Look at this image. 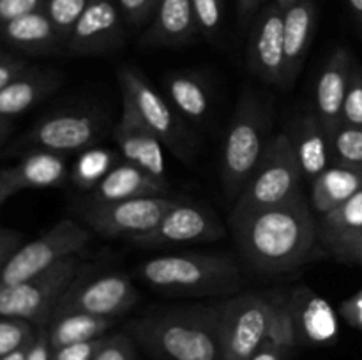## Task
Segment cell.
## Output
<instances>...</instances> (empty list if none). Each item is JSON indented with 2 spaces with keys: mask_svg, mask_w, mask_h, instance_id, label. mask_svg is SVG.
<instances>
[{
  "mask_svg": "<svg viewBox=\"0 0 362 360\" xmlns=\"http://www.w3.org/2000/svg\"><path fill=\"white\" fill-rule=\"evenodd\" d=\"M320 240L332 258L341 263L362 267V232L320 228Z\"/></svg>",
  "mask_w": 362,
  "mask_h": 360,
  "instance_id": "4dcf8cb0",
  "label": "cell"
},
{
  "mask_svg": "<svg viewBox=\"0 0 362 360\" xmlns=\"http://www.w3.org/2000/svg\"><path fill=\"white\" fill-rule=\"evenodd\" d=\"M105 129V119L95 109H64L39 120L27 134H23L18 147L60 155L80 154L95 147Z\"/></svg>",
  "mask_w": 362,
  "mask_h": 360,
  "instance_id": "30bf717a",
  "label": "cell"
},
{
  "mask_svg": "<svg viewBox=\"0 0 362 360\" xmlns=\"http://www.w3.org/2000/svg\"><path fill=\"white\" fill-rule=\"evenodd\" d=\"M200 32L191 0H159L154 18L141 34V46L170 48L193 41Z\"/></svg>",
  "mask_w": 362,
  "mask_h": 360,
  "instance_id": "ffe728a7",
  "label": "cell"
},
{
  "mask_svg": "<svg viewBox=\"0 0 362 360\" xmlns=\"http://www.w3.org/2000/svg\"><path fill=\"white\" fill-rule=\"evenodd\" d=\"M117 323V318L94 316L87 313H71L53 318L48 325V335L52 349L64 346L78 344V342L94 341L105 337L106 332Z\"/></svg>",
  "mask_w": 362,
  "mask_h": 360,
  "instance_id": "83f0119b",
  "label": "cell"
},
{
  "mask_svg": "<svg viewBox=\"0 0 362 360\" xmlns=\"http://www.w3.org/2000/svg\"><path fill=\"white\" fill-rule=\"evenodd\" d=\"M332 162L362 168V127L339 126L331 134Z\"/></svg>",
  "mask_w": 362,
  "mask_h": 360,
  "instance_id": "1f68e13d",
  "label": "cell"
},
{
  "mask_svg": "<svg viewBox=\"0 0 362 360\" xmlns=\"http://www.w3.org/2000/svg\"><path fill=\"white\" fill-rule=\"evenodd\" d=\"M37 328L39 327L23 318L2 316L0 320V359L34 342Z\"/></svg>",
  "mask_w": 362,
  "mask_h": 360,
  "instance_id": "d6a6232c",
  "label": "cell"
},
{
  "mask_svg": "<svg viewBox=\"0 0 362 360\" xmlns=\"http://www.w3.org/2000/svg\"><path fill=\"white\" fill-rule=\"evenodd\" d=\"M191 2H193L202 34L211 41L218 37L223 27V18H225L223 0H191Z\"/></svg>",
  "mask_w": 362,
  "mask_h": 360,
  "instance_id": "8d00e7d4",
  "label": "cell"
},
{
  "mask_svg": "<svg viewBox=\"0 0 362 360\" xmlns=\"http://www.w3.org/2000/svg\"><path fill=\"white\" fill-rule=\"evenodd\" d=\"M6 46L25 55H53L66 52V39L59 34L45 11L2 25Z\"/></svg>",
  "mask_w": 362,
  "mask_h": 360,
  "instance_id": "603a6c76",
  "label": "cell"
},
{
  "mask_svg": "<svg viewBox=\"0 0 362 360\" xmlns=\"http://www.w3.org/2000/svg\"><path fill=\"white\" fill-rule=\"evenodd\" d=\"M343 126L362 127V66L354 62L352 73H350L349 88H346L345 102H343Z\"/></svg>",
  "mask_w": 362,
  "mask_h": 360,
  "instance_id": "d590c367",
  "label": "cell"
},
{
  "mask_svg": "<svg viewBox=\"0 0 362 360\" xmlns=\"http://www.w3.org/2000/svg\"><path fill=\"white\" fill-rule=\"evenodd\" d=\"M264 0H237V14H239L240 23H247L250 18L258 11Z\"/></svg>",
  "mask_w": 362,
  "mask_h": 360,
  "instance_id": "bcb514c9",
  "label": "cell"
},
{
  "mask_svg": "<svg viewBox=\"0 0 362 360\" xmlns=\"http://www.w3.org/2000/svg\"><path fill=\"white\" fill-rule=\"evenodd\" d=\"M32 64L27 59L20 56L18 53L4 49L0 55V88H6L7 85L14 83L18 78L23 76Z\"/></svg>",
  "mask_w": 362,
  "mask_h": 360,
  "instance_id": "ab89813d",
  "label": "cell"
},
{
  "mask_svg": "<svg viewBox=\"0 0 362 360\" xmlns=\"http://www.w3.org/2000/svg\"><path fill=\"white\" fill-rule=\"evenodd\" d=\"M285 13L274 2L265 6L255 20L247 44V64L260 80L285 88Z\"/></svg>",
  "mask_w": 362,
  "mask_h": 360,
  "instance_id": "5bb4252c",
  "label": "cell"
},
{
  "mask_svg": "<svg viewBox=\"0 0 362 360\" xmlns=\"http://www.w3.org/2000/svg\"><path fill=\"white\" fill-rule=\"evenodd\" d=\"M67 180L64 155L46 150H28L21 161L0 172V205L25 189L60 187Z\"/></svg>",
  "mask_w": 362,
  "mask_h": 360,
  "instance_id": "2e32d148",
  "label": "cell"
},
{
  "mask_svg": "<svg viewBox=\"0 0 362 360\" xmlns=\"http://www.w3.org/2000/svg\"><path fill=\"white\" fill-rule=\"evenodd\" d=\"M296 339H303L308 344H329L338 337V320L331 304L325 302L310 289L296 292L288 300Z\"/></svg>",
  "mask_w": 362,
  "mask_h": 360,
  "instance_id": "7402d4cb",
  "label": "cell"
},
{
  "mask_svg": "<svg viewBox=\"0 0 362 360\" xmlns=\"http://www.w3.org/2000/svg\"><path fill=\"white\" fill-rule=\"evenodd\" d=\"M170 191L168 180L159 179L129 161H120L94 189L90 201L110 203L145 196H166Z\"/></svg>",
  "mask_w": 362,
  "mask_h": 360,
  "instance_id": "44dd1931",
  "label": "cell"
},
{
  "mask_svg": "<svg viewBox=\"0 0 362 360\" xmlns=\"http://www.w3.org/2000/svg\"><path fill=\"white\" fill-rule=\"evenodd\" d=\"M283 299L247 292L219 304V330L225 360H250L267 339Z\"/></svg>",
  "mask_w": 362,
  "mask_h": 360,
  "instance_id": "8992f818",
  "label": "cell"
},
{
  "mask_svg": "<svg viewBox=\"0 0 362 360\" xmlns=\"http://www.w3.org/2000/svg\"><path fill=\"white\" fill-rule=\"evenodd\" d=\"M119 85L122 90L124 109L134 113L152 133H156L163 145L172 148L173 154L180 159H189L193 143L189 129L168 99L156 92L147 78L134 67H120Z\"/></svg>",
  "mask_w": 362,
  "mask_h": 360,
  "instance_id": "ba28073f",
  "label": "cell"
},
{
  "mask_svg": "<svg viewBox=\"0 0 362 360\" xmlns=\"http://www.w3.org/2000/svg\"><path fill=\"white\" fill-rule=\"evenodd\" d=\"M324 229H352L362 232V189L350 196L345 203L322 217Z\"/></svg>",
  "mask_w": 362,
  "mask_h": 360,
  "instance_id": "e575fe53",
  "label": "cell"
},
{
  "mask_svg": "<svg viewBox=\"0 0 362 360\" xmlns=\"http://www.w3.org/2000/svg\"><path fill=\"white\" fill-rule=\"evenodd\" d=\"M223 233L225 228L209 208L179 201L175 207L166 212L154 229L145 235L134 236L129 242L145 249L187 246V244L214 242L221 239Z\"/></svg>",
  "mask_w": 362,
  "mask_h": 360,
  "instance_id": "4fadbf2b",
  "label": "cell"
},
{
  "mask_svg": "<svg viewBox=\"0 0 362 360\" xmlns=\"http://www.w3.org/2000/svg\"><path fill=\"white\" fill-rule=\"evenodd\" d=\"M124 16L117 0H90L66 41L69 55H105L124 42Z\"/></svg>",
  "mask_w": 362,
  "mask_h": 360,
  "instance_id": "9a60e30c",
  "label": "cell"
},
{
  "mask_svg": "<svg viewBox=\"0 0 362 360\" xmlns=\"http://www.w3.org/2000/svg\"><path fill=\"white\" fill-rule=\"evenodd\" d=\"M27 360H52V344H49L48 327H39L37 335L30 346Z\"/></svg>",
  "mask_w": 362,
  "mask_h": 360,
  "instance_id": "f6af8a7d",
  "label": "cell"
},
{
  "mask_svg": "<svg viewBox=\"0 0 362 360\" xmlns=\"http://www.w3.org/2000/svg\"><path fill=\"white\" fill-rule=\"evenodd\" d=\"M269 112L253 92H244L225 134L221 154L223 189L239 198L267 150Z\"/></svg>",
  "mask_w": 362,
  "mask_h": 360,
  "instance_id": "277c9868",
  "label": "cell"
},
{
  "mask_svg": "<svg viewBox=\"0 0 362 360\" xmlns=\"http://www.w3.org/2000/svg\"><path fill=\"white\" fill-rule=\"evenodd\" d=\"M117 4L126 23H129L131 27H141L152 21L159 0H117Z\"/></svg>",
  "mask_w": 362,
  "mask_h": 360,
  "instance_id": "74e56055",
  "label": "cell"
},
{
  "mask_svg": "<svg viewBox=\"0 0 362 360\" xmlns=\"http://www.w3.org/2000/svg\"><path fill=\"white\" fill-rule=\"evenodd\" d=\"M90 242V232L73 219H62L32 242L25 244L2 267L0 286L27 281L66 258L74 256Z\"/></svg>",
  "mask_w": 362,
  "mask_h": 360,
  "instance_id": "9c48e42d",
  "label": "cell"
},
{
  "mask_svg": "<svg viewBox=\"0 0 362 360\" xmlns=\"http://www.w3.org/2000/svg\"><path fill=\"white\" fill-rule=\"evenodd\" d=\"M30 346H32V342H30V344H27V346H25V348H21V349H16V352L9 353V355L2 356V359H0V360H27V356H28V352H30Z\"/></svg>",
  "mask_w": 362,
  "mask_h": 360,
  "instance_id": "c3c4849f",
  "label": "cell"
},
{
  "mask_svg": "<svg viewBox=\"0 0 362 360\" xmlns=\"http://www.w3.org/2000/svg\"><path fill=\"white\" fill-rule=\"evenodd\" d=\"M303 176L292 138L288 134H276L269 141L267 150L253 176L237 198L233 214L288 203L303 196Z\"/></svg>",
  "mask_w": 362,
  "mask_h": 360,
  "instance_id": "5b68a950",
  "label": "cell"
},
{
  "mask_svg": "<svg viewBox=\"0 0 362 360\" xmlns=\"http://www.w3.org/2000/svg\"><path fill=\"white\" fill-rule=\"evenodd\" d=\"M232 226L247 263L264 274H286L303 267L311 256L317 236L304 196L233 214Z\"/></svg>",
  "mask_w": 362,
  "mask_h": 360,
  "instance_id": "6da1fadb",
  "label": "cell"
},
{
  "mask_svg": "<svg viewBox=\"0 0 362 360\" xmlns=\"http://www.w3.org/2000/svg\"><path fill=\"white\" fill-rule=\"evenodd\" d=\"M354 62L356 56L352 55V52L346 46H339L331 53L317 80L315 112L329 134L341 126L343 102H345Z\"/></svg>",
  "mask_w": 362,
  "mask_h": 360,
  "instance_id": "ac0fdd59",
  "label": "cell"
},
{
  "mask_svg": "<svg viewBox=\"0 0 362 360\" xmlns=\"http://www.w3.org/2000/svg\"><path fill=\"white\" fill-rule=\"evenodd\" d=\"M177 203L179 201L170 196H145L110 203L90 201L81 210V217L101 236H127L131 240L154 229Z\"/></svg>",
  "mask_w": 362,
  "mask_h": 360,
  "instance_id": "8fae6325",
  "label": "cell"
},
{
  "mask_svg": "<svg viewBox=\"0 0 362 360\" xmlns=\"http://www.w3.org/2000/svg\"><path fill=\"white\" fill-rule=\"evenodd\" d=\"M45 4L46 0H0V21L4 25L27 14L45 11Z\"/></svg>",
  "mask_w": 362,
  "mask_h": 360,
  "instance_id": "b9f144b4",
  "label": "cell"
},
{
  "mask_svg": "<svg viewBox=\"0 0 362 360\" xmlns=\"http://www.w3.org/2000/svg\"><path fill=\"white\" fill-rule=\"evenodd\" d=\"M140 300V293L126 274L112 272L95 277H80L69 286L59 302L55 316L71 313H87L94 316L120 318L133 309Z\"/></svg>",
  "mask_w": 362,
  "mask_h": 360,
  "instance_id": "7c38bea8",
  "label": "cell"
},
{
  "mask_svg": "<svg viewBox=\"0 0 362 360\" xmlns=\"http://www.w3.org/2000/svg\"><path fill=\"white\" fill-rule=\"evenodd\" d=\"M296 2H299V0H274L276 6H278L279 9H283V11L288 9V7L293 6V4H296Z\"/></svg>",
  "mask_w": 362,
  "mask_h": 360,
  "instance_id": "681fc988",
  "label": "cell"
},
{
  "mask_svg": "<svg viewBox=\"0 0 362 360\" xmlns=\"http://www.w3.org/2000/svg\"><path fill=\"white\" fill-rule=\"evenodd\" d=\"M94 360H136L133 341L129 335L124 334L110 335Z\"/></svg>",
  "mask_w": 362,
  "mask_h": 360,
  "instance_id": "f35d334b",
  "label": "cell"
},
{
  "mask_svg": "<svg viewBox=\"0 0 362 360\" xmlns=\"http://www.w3.org/2000/svg\"><path fill=\"white\" fill-rule=\"evenodd\" d=\"M119 162V154L113 150L99 147L87 148L78 155L71 172V180L80 189L92 191Z\"/></svg>",
  "mask_w": 362,
  "mask_h": 360,
  "instance_id": "f1b7e54d",
  "label": "cell"
},
{
  "mask_svg": "<svg viewBox=\"0 0 362 360\" xmlns=\"http://www.w3.org/2000/svg\"><path fill=\"white\" fill-rule=\"evenodd\" d=\"M362 189V168L332 162L317 180L311 182V205L325 215L345 203Z\"/></svg>",
  "mask_w": 362,
  "mask_h": 360,
  "instance_id": "4316f807",
  "label": "cell"
},
{
  "mask_svg": "<svg viewBox=\"0 0 362 360\" xmlns=\"http://www.w3.org/2000/svg\"><path fill=\"white\" fill-rule=\"evenodd\" d=\"M127 330L159 360H225L219 304L151 313L131 321Z\"/></svg>",
  "mask_w": 362,
  "mask_h": 360,
  "instance_id": "7a4b0ae2",
  "label": "cell"
},
{
  "mask_svg": "<svg viewBox=\"0 0 362 360\" xmlns=\"http://www.w3.org/2000/svg\"><path fill=\"white\" fill-rule=\"evenodd\" d=\"M166 99L184 120L204 124L211 115V90L194 73H172L163 81Z\"/></svg>",
  "mask_w": 362,
  "mask_h": 360,
  "instance_id": "484cf974",
  "label": "cell"
},
{
  "mask_svg": "<svg viewBox=\"0 0 362 360\" xmlns=\"http://www.w3.org/2000/svg\"><path fill=\"white\" fill-rule=\"evenodd\" d=\"M113 138L124 161L140 166L145 172L166 180V162L163 141L134 113L124 109Z\"/></svg>",
  "mask_w": 362,
  "mask_h": 360,
  "instance_id": "d6986e66",
  "label": "cell"
},
{
  "mask_svg": "<svg viewBox=\"0 0 362 360\" xmlns=\"http://www.w3.org/2000/svg\"><path fill=\"white\" fill-rule=\"evenodd\" d=\"M62 83L55 69L32 66L14 83L0 88V141L6 143L13 131V122L53 94Z\"/></svg>",
  "mask_w": 362,
  "mask_h": 360,
  "instance_id": "e0dca14e",
  "label": "cell"
},
{
  "mask_svg": "<svg viewBox=\"0 0 362 360\" xmlns=\"http://www.w3.org/2000/svg\"><path fill=\"white\" fill-rule=\"evenodd\" d=\"M346 2H349L350 11H352L357 25H359V28L362 30V0H346Z\"/></svg>",
  "mask_w": 362,
  "mask_h": 360,
  "instance_id": "7dc6e473",
  "label": "cell"
},
{
  "mask_svg": "<svg viewBox=\"0 0 362 360\" xmlns=\"http://www.w3.org/2000/svg\"><path fill=\"white\" fill-rule=\"evenodd\" d=\"M80 270L81 260L74 254L27 281L0 286V316L23 318L35 327H48Z\"/></svg>",
  "mask_w": 362,
  "mask_h": 360,
  "instance_id": "52a82bcc",
  "label": "cell"
},
{
  "mask_svg": "<svg viewBox=\"0 0 362 360\" xmlns=\"http://www.w3.org/2000/svg\"><path fill=\"white\" fill-rule=\"evenodd\" d=\"M296 341L297 339L296 332H293L288 304L283 300L278 313H276L274 323H272L267 339L262 342L260 348L255 352V355L250 360H285Z\"/></svg>",
  "mask_w": 362,
  "mask_h": 360,
  "instance_id": "f546056e",
  "label": "cell"
},
{
  "mask_svg": "<svg viewBox=\"0 0 362 360\" xmlns=\"http://www.w3.org/2000/svg\"><path fill=\"white\" fill-rule=\"evenodd\" d=\"M88 4L90 0H46L45 13L55 25L59 34L67 41Z\"/></svg>",
  "mask_w": 362,
  "mask_h": 360,
  "instance_id": "836d02e7",
  "label": "cell"
},
{
  "mask_svg": "<svg viewBox=\"0 0 362 360\" xmlns=\"http://www.w3.org/2000/svg\"><path fill=\"white\" fill-rule=\"evenodd\" d=\"M106 339L108 337L105 335V337L94 339V341L78 342V344L52 349V360H94V356L103 348Z\"/></svg>",
  "mask_w": 362,
  "mask_h": 360,
  "instance_id": "60d3db41",
  "label": "cell"
},
{
  "mask_svg": "<svg viewBox=\"0 0 362 360\" xmlns=\"http://www.w3.org/2000/svg\"><path fill=\"white\" fill-rule=\"evenodd\" d=\"M285 13V55H286V74H285V88H290L296 83L300 69L306 60L308 49L311 46L315 30V11L313 0H299Z\"/></svg>",
  "mask_w": 362,
  "mask_h": 360,
  "instance_id": "d4e9b609",
  "label": "cell"
},
{
  "mask_svg": "<svg viewBox=\"0 0 362 360\" xmlns=\"http://www.w3.org/2000/svg\"><path fill=\"white\" fill-rule=\"evenodd\" d=\"M21 235L20 233L13 232L9 228H4L0 232V263L4 265L21 249Z\"/></svg>",
  "mask_w": 362,
  "mask_h": 360,
  "instance_id": "ee69618b",
  "label": "cell"
},
{
  "mask_svg": "<svg viewBox=\"0 0 362 360\" xmlns=\"http://www.w3.org/2000/svg\"><path fill=\"white\" fill-rule=\"evenodd\" d=\"M339 313L345 318L346 323L362 330V289L341 304Z\"/></svg>",
  "mask_w": 362,
  "mask_h": 360,
  "instance_id": "7bdbcfd3",
  "label": "cell"
},
{
  "mask_svg": "<svg viewBox=\"0 0 362 360\" xmlns=\"http://www.w3.org/2000/svg\"><path fill=\"white\" fill-rule=\"evenodd\" d=\"M138 277L148 288L172 296L223 295L237 289L239 267L218 254H161L138 265Z\"/></svg>",
  "mask_w": 362,
  "mask_h": 360,
  "instance_id": "3957f363",
  "label": "cell"
},
{
  "mask_svg": "<svg viewBox=\"0 0 362 360\" xmlns=\"http://www.w3.org/2000/svg\"><path fill=\"white\" fill-rule=\"evenodd\" d=\"M303 175L310 182L317 180L332 164L331 134L318 119L317 112L306 113L297 122L292 138Z\"/></svg>",
  "mask_w": 362,
  "mask_h": 360,
  "instance_id": "cb8c5ba5",
  "label": "cell"
}]
</instances>
